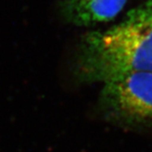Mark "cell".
Returning <instances> with one entry per match:
<instances>
[{"label": "cell", "instance_id": "cell-1", "mask_svg": "<svg viewBox=\"0 0 152 152\" xmlns=\"http://www.w3.org/2000/svg\"><path fill=\"white\" fill-rule=\"evenodd\" d=\"M75 67L79 79L87 83L152 72V0L129 10L106 30L85 34Z\"/></svg>", "mask_w": 152, "mask_h": 152}, {"label": "cell", "instance_id": "cell-2", "mask_svg": "<svg viewBox=\"0 0 152 152\" xmlns=\"http://www.w3.org/2000/svg\"><path fill=\"white\" fill-rule=\"evenodd\" d=\"M103 106L130 123L152 122V72L129 73L104 83Z\"/></svg>", "mask_w": 152, "mask_h": 152}, {"label": "cell", "instance_id": "cell-3", "mask_svg": "<svg viewBox=\"0 0 152 152\" xmlns=\"http://www.w3.org/2000/svg\"><path fill=\"white\" fill-rule=\"evenodd\" d=\"M127 0H61L63 16L69 22L89 27L114 19L123 8Z\"/></svg>", "mask_w": 152, "mask_h": 152}]
</instances>
